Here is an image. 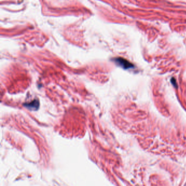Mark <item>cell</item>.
Here are the masks:
<instances>
[{
    "instance_id": "cell-2",
    "label": "cell",
    "mask_w": 186,
    "mask_h": 186,
    "mask_svg": "<svg viewBox=\"0 0 186 186\" xmlns=\"http://www.w3.org/2000/svg\"><path fill=\"white\" fill-rule=\"evenodd\" d=\"M24 105L30 110H37L39 107V102L37 100H34L32 102L24 104Z\"/></svg>"
},
{
    "instance_id": "cell-1",
    "label": "cell",
    "mask_w": 186,
    "mask_h": 186,
    "mask_svg": "<svg viewBox=\"0 0 186 186\" xmlns=\"http://www.w3.org/2000/svg\"><path fill=\"white\" fill-rule=\"evenodd\" d=\"M115 62L119 66L121 67L122 68L125 69L132 68L134 67V65L130 63V62L127 61L123 58L122 57H117L114 59Z\"/></svg>"
},
{
    "instance_id": "cell-3",
    "label": "cell",
    "mask_w": 186,
    "mask_h": 186,
    "mask_svg": "<svg viewBox=\"0 0 186 186\" xmlns=\"http://www.w3.org/2000/svg\"><path fill=\"white\" fill-rule=\"evenodd\" d=\"M171 82H172V84L174 85V86L176 87V80L174 79V78H172L171 79Z\"/></svg>"
}]
</instances>
